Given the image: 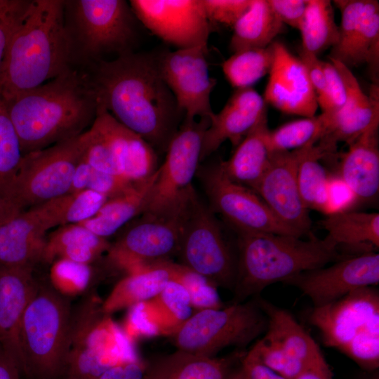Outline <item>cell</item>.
Segmentation results:
<instances>
[{
  "instance_id": "34",
  "label": "cell",
  "mask_w": 379,
  "mask_h": 379,
  "mask_svg": "<svg viewBox=\"0 0 379 379\" xmlns=\"http://www.w3.org/2000/svg\"><path fill=\"white\" fill-rule=\"evenodd\" d=\"M325 157L317 144L302 148L297 172L298 186L305 206L321 212L329 209L330 178L320 160Z\"/></svg>"
},
{
  "instance_id": "29",
  "label": "cell",
  "mask_w": 379,
  "mask_h": 379,
  "mask_svg": "<svg viewBox=\"0 0 379 379\" xmlns=\"http://www.w3.org/2000/svg\"><path fill=\"white\" fill-rule=\"evenodd\" d=\"M156 176L157 171L144 180L133 182L122 194L108 199L95 215L79 225L102 238L115 234L142 213Z\"/></svg>"
},
{
  "instance_id": "44",
  "label": "cell",
  "mask_w": 379,
  "mask_h": 379,
  "mask_svg": "<svg viewBox=\"0 0 379 379\" xmlns=\"http://www.w3.org/2000/svg\"><path fill=\"white\" fill-rule=\"evenodd\" d=\"M31 0H0V73L7 48Z\"/></svg>"
},
{
  "instance_id": "33",
  "label": "cell",
  "mask_w": 379,
  "mask_h": 379,
  "mask_svg": "<svg viewBox=\"0 0 379 379\" xmlns=\"http://www.w3.org/2000/svg\"><path fill=\"white\" fill-rule=\"evenodd\" d=\"M336 61L349 68L367 65L373 84L379 83L378 1L366 0L359 29L345 52Z\"/></svg>"
},
{
  "instance_id": "28",
  "label": "cell",
  "mask_w": 379,
  "mask_h": 379,
  "mask_svg": "<svg viewBox=\"0 0 379 379\" xmlns=\"http://www.w3.org/2000/svg\"><path fill=\"white\" fill-rule=\"evenodd\" d=\"M267 112L235 147L226 161L220 160L223 172L233 182L253 192L270 161V152L267 145Z\"/></svg>"
},
{
  "instance_id": "15",
  "label": "cell",
  "mask_w": 379,
  "mask_h": 379,
  "mask_svg": "<svg viewBox=\"0 0 379 379\" xmlns=\"http://www.w3.org/2000/svg\"><path fill=\"white\" fill-rule=\"evenodd\" d=\"M207 51L196 46L155 53L159 72L187 120H211L215 114L211 94L217 81L209 76Z\"/></svg>"
},
{
  "instance_id": "19",
  "label": "cell",
  "mask_w": 379,
  "mask_h": 379,
  "mask_svg": "<svg viewBox=\"0 0 379 379\" xmlns=\"http://www.w3.org/2000/svg\"><path fill=\"white\" fill-rule=\"evenodd\" d=\"M340 74L347 91L344 106L333 114H323L325 118L324 130L316 143L326 154H333L340 142L347 145L366 131L379 125V85L372 84L369 94L364 93L349 67L332 60Z\"/></svg>"
},
{
  "instance_id": "49",
  "label": "cell",
  "mask_w": 379,
  "mask_h": 379,
  "mask_svg": "<svg viewBox=\"0 0 379 379\" xmlns=\"http://www.w3.org/2000/svg\"><path fill=\"white\" fill-rule=\"evenodd\" d=\"M321 67L325 75L327 91L331 104V115L339 111L347 100V91L343 79L331 62L321 61Z\"/></svg>"
},
{
  "instance_id": "17",
  "label": "cell",
  "mask_w": 379,
  "mask_h": 379,
  "mask_svg": "<svg viewBox=\"0 0 379 379\" xmlns=\"http://www.w3.org/2000/svg\"><path fill=\"white\" fill-rule=\"evenodd\" d=\"M323 306L358 289L379 283V254L368 251L344 257L329 267L306 271L284 281Z\"/></svg>"
},
{
  "instance_id": "6",
  "label": "cell",
  "mask_w": 379,
  "mask_h": 379,
  "mask_svg": "<svg viewBox=\"0 0 379 379\" xmlns=\"http://www.w3.org/2000/svg\"><path fill=\"white\" fill-rule=\"evenodd\" d=\"M309 320L326 346L340 351L365 371L378 370L379 293L374 286L314 307Z\"/></svg>"
},
{
  "instance_id": "10",
  "label": "cell",
  "mask_w": 379,
  "mask_h": 379,
  "mask_svg": "<svg viewBox=\"0 0 379 379\" xmlns=\"http://www.w3.org/2000/svg\"><path fill=\"white\" fill-rule=\"evenodd\" d=\"M84 149L82 133L24 154L8 198L24 211L68 194Z\"/></svg>"
},
{
  "instance_id": "40",
  "label": "cell",
  "mask_w": 379,
  "mask_h": 379,
  "mask_svg": "<svg viewBox=\"0 0 379 379\" xmlns=\"http://www.w3.org/2000/svg\"><path fill=\"white\" fill-rule=\"evenodd\" d=\"M93 281L91 265L60 258L51 263L50 284L59 293L70 298L86 291Z\"/></svg>"
},
{
  "instance_id": "57",
  "label": "cell",
  "mask_w": 379,
  "mask_h": 379,
  "mask_svg": "<svg viewBox=\"0 0 379 379\" xmlns=\"http://www.w3.org/2000/svg\"><path fill=\"white\" fill-rule=\"evenodd\" d=\"M365 374L361 377V379H379L378 371L375 370L373 371H365Z\"/></svg>"
},
{
  "instance_id": "52",
  "label": "cell",
  "mask_w": 379,
  "mask_h": 379,
  "mask_svg": "<svg viewBox=\"0 0 379 379\" xmlns=\"http://www.w3.org/2000/svg\"><path fill=\"white\" fill-rule=\"evenodd\" d=\"M146 367L140 359L126 361L109 368L99 379H142Z\"/></svg>"
},
{
  "instance_id": "8",
  "label": "cell",
  "mask_w": 379,
  "mask_h": 379,
  "mask_svg": "<svg viewBox=\"0 0 379 379\" xmlns=\"http://www.w3.org/2000/svg\"><path fill=\"white\" fill-rule=\"evenodd\" d=\"M180 265L215 286L233 289L237 258L216 215L194 188L183 207L179 248Z\"/></svg>"
},
{
  "instance_id": "27",
  "label": "cell",
  "mask_w": 379,
  "mask_h": 379,
  "mask_svg": "<svg viewBox=\"0 0 379 379\" xmlns=\"http://www.w3.org/2000/svg\"><path fill=\"white\" fill-rule=\"evenodd\" d=\"M244 354L217 358L177 350L146 369L159 379H234Z\"/></svg>"
},
{
  "instance_id": "23",
  "label": "cell",
  "mask_w": 379,
  "mask_h": 379,
  "mask_svg": "<svg viewBox=\"0 0 379 379\" xmlns=\"http://www.w3.org/2000/svg\"><path fill=\"white\" fill-rule=\"evenodd\" d=\"M29 267L0 264V345L17 363L22 374L20 331L25 309L37 286Z\"/></svg>"
},
{
  "instance_id": "50",
  "label": "cell",
  "mask_w": 379,
  "mask_h": 379,
  "mask_svg": "<svg viewBox=\"0 0 379 379\" xmlns=\"http://www.w3.org/2000/svg\"><path fill=\"white\" fill-rule=\"evenodd\" d=\"M268 3L276 16L284 25L299 29L307 0H268Z\"/></svg>"
},
{
  "instance_id": "22",
  "label": "cell",
  "mask_w": 379,
  "mask_h": 379,
  "mask_svg": "<svg viewBox=\"0 0 379 379\" xmlns=\"http://www.w3.org/2000/svg\"><path fill=\"white\" fill-rule=\"evenodd\" d=\"M267 112L263 98L253 87L237 88L205 131L200 155L204 161L226 140L236 147Z\"/></svg>"
},
{
  "instance_id": "55",
  "label": "cell",
  "mask_w": 379,
  "mask_h": 379,
  "mask_svg": "<svg viewBox=\"0 0 379 379\" xmlns=\"http://www.w3.org/2000/svg\"><path fill=\"white\" fill-rule=\"evenodd\" d=\"M21 375L15 361L0 345V379H20Z\"/></svg>"
},
{
  "instance_id": "46",
  "label": "cell",
  "mask_w": 379,
  "mask_h": 379,
  "mask_svg": "<svg viewBox=\"0 0 379 379\" xmlns=\"http://www.w3.org/2000/svg\"><path fill=\"white\" fill-rule=\"evenodd\" d=\"M299 58L304 63L310 83L315 93L318 106L321 113L329 114L331 112V104L329 99L326 78L321 67V60L300 47Z\"/></svg>"
},
{
  "instance_id": "31",
  "label": "cell",
  "mask_w": 379,
  "mask_h": 379,
  "mask_svg": "<svg viewBox=\"0 0 379 379\" xmlns=\"http://www.w3.org/2000/svg\"><path fill=\"white\" fill-rule=\"evenodd\" d=\"M139 305L142 314L158 335L171 337L192 315L190 295L175 281L169 282L155 297Z\"/></svg>"
},
{
  "instance_id": "56",
  "label": "cell",
  "mask_w": 379,
  "mask_h": 379,
  "mask_svg": "<svg viewBox=\"0 0 379 379\" xmlns=\"http://www.w3.org/2000/svg\"><path fill=\"white\" fill-rule=\"evenodd\" d=\"M22 211L11 199L0 193V225Z\"/></svg>"
},
{
  "instance_id": "41",
  "label": "cell",
  "mask_w": 379,
  "mask_h": 379,
  "mask_svg": "<svg viewBox=\"0 0 379 379\" xmlns=\"http://www.w3.org/2000/svg\"><path fill=\"white\" fill-rule=\"evenodd\" d=\"M72 244H85L102 253L107 251L110 244L106 239L97 236L79 224L62 225L46 238L41 261L51 264L55 253Z\"/></svg>"
},
{
  "instance_id": "47",
  "label": "cell",
  "mask_w": 379,
  "mask_h": 379,
  "mask_svg": "<svg viewBox=\"0 0 379 379\" xmlns=\"http://www.w3.org/2000/svg\"><path fill=\"white\" fill-rule=\"evenodd\" d=\"M133 182L121 175H113L93 168L87 190L101 194L107 199H111L122 194Z\"/></svg>"
},
{
  "instance_id": "1",
  "label": "cell",
  "mask_w": 379,
  "mask_h": 379,
  "mask_svg": "<svg viewBox=\"0 0 379 379\" xmlns=\"http://www.w3.org/2000/svg\"><path fill=\"white\" fill-rule=\"evenodd\" d=\"M87 75L98 104L155 150L166 153L184 117L155 53L129 52L94 63Z\"/></svg>"
},
{
  "instance_id": "13",
  "label": "cell",
  "mask_w": 379,
  "mask_h": 379,
  "mask_svg": "<svg viewBox=\"0 0 379 379\" xmlns=\"http://www.w3.org/2000/svg\"><path fill=\"white\" fill-rule=\"evenodd\" d=\"M182 211L168 216L139 215L110 244L107 251L108 265L128 275L171 260L179 248Z\"/></svg>"
},
{
  "instance_id": "7",
  "label": "cell",
  "mask_w": 379,
  "mask_h": 379,
  "mask_svg": "<svg viewBox=\"0 0 379 379\" xmlns=\"http://www.w3.org/2000/svg\"><path fill=\"white\" fill-rule=\"evenodd\" d=\"M136 20L124 0L65 1L72 62L94 63L106 54L133 51Z\"/></svg>"
},
{
  "instance_id": "43",
  "label": "cell",
  "mask_w": 379,
  "mask_h": 379,
  "mask_svg": "<svg viewBox=\"0 0 379 379\" xmlns=\"http://www.w3.org/2000/svg\"><path fill=\"white\" fill-rule=\"evenodd\" d=\"M178 283L187 290L192 308L201 310L223 307L218 287L204 277L185 267Z\"/></svg>"
},
{
  "instance_id": "26",
  "label": "cell",
  "mask_w": 379,
  "mask_h": 379,
  "mask_svg": "<svg viewBox=\"0 0 379 379\" xmlns=\"http://www.w3.org/2000/svg\"><path fill=\"white\" fill-rule=\"evenodd\" d=\"M185 269L183 265L168 260L125 275L102 301L104 312L110 315L114 312L153 298L169 282H178Z\"/></svg>"
},
{
  "instance_id": "39",
  "label": "cell",
  "mask_w": 379,
  "mask_h": 379,
  "mask_svg": "<svg viewBox=\"0 0 379 379\" xmlns=\"http://www.w3.org/2000/svg\"><path fill=\"white\" fill-rule=\"evenodd\" d=\"M108 199L98 192L86 190L53 199L60 225L79 224L99 211Z\"/></svg>"
},
{
  "instance_id": "9",
  "label": "cell",
  "mask_w": 379,
  "mask_h": 379,
  "mask_svg": "<svg viewBox=\"0 0 379 379\" xmlns=\"http://www.w3.org/2000/svg\"><path fill=\"white\" fill-rule=\"evenodd\" d=\"M266 328L267 317L258 302H234L198 310L171 338L178 350L214 357L227 347L248 345Z\"/></svg>"
},
{
  "instance_id": "36",
  "label": "cell",
  "mask_w": 379,
  "mask_h": 379,
  "mask_svg": "<svg viewBox=\"0 0 379 379\" xmlns=\"http://www.w3.org/2000/svg\"><path fill=\"white\" fill-rule=\"evenodd\" d=\"M274 60L272 45L234 53L222 64V72L236 89L252 87L269 74Z\"/></svg>"
},
{
  "instance_id": "18",
  "label": "cell",
  "mask_w": 379,
  "mask_h": 379,
  "mask_svg": "<svg viewBox=\"0 0 379 379\" xmlns=\"http://www.w3.org/2000/svg\"><path fill=\"white\" fill-rule=\"evenodd\" d=\"M301 154L302 148L270 153L268 166L254 192L279 221L303 237L311 234L312 220L298 186Z\"/></svg>"
},
{
  "instance_id": "30",
  "label": "cell",
  "mask_w": 379,
  "mask_h": 379,
  "mask_svg": "<svg viewBox=\"0 0 379 379\" xmlns=\"http://www.w3.org/2000/svg\"><path fill=\"white\" fill-rule=\"evenodd\" d=\"M232 29L230 48L234 53L270 46L285 27L272 10L268 0H251L248 9Z\"/></svg>"
},
{
  "instance_id": "42",
  "label": "cell",
  "mask_w": 379,
  "mask_h": 379,
  "mask_svg": "<svg viewBox=\"0 0 379 379\" xmlns=\"http://www.w3.org/2000/svg\"><path fill=\"white\" fill-rule=\"evenodd\" d=\"M366 0H335L340 12L338 41L331 50L329 58L338 60L350 44L360 25Z\"/></svg>"
},
{
  "instance_id": "5",
  "label": "cell",
  "mask_w": 379,
  "mask_h": 379,
  "mask_svg": "<svg viewBox=\"0 0 379 379\" xmlns=\"http://www.w3.org/2000/svg\"><path fill=\"white\" fill-rule=\"evenodd\" d=\"M72 313L69 298L50 283L38 281L20 326L22 375L28 379L62 378L69 347Z\"/></svg>"
},
{
  "instance_id": "11",
  "label": "cell",
  "mask_w": 379,
  "mask_h": 379,
  "mask_svg": "<svg viewBox=\"0 0 379 379\" xmlns=\"http://www.w3.org/2000/svg\"><path fill=\"white\" fill-rule=\"evenodd\" d=\"M210 119H183L166 152L142 214L168 216L181 211L193 190L204 133ZM141 214V215H142Z\"/></svg>"
},
{
  "instance_id": "25",
  "label": "cell",
  "mask_w": 379,
  "mask_h": 379,
  "mask_svg": "<svg viewBox=\"0 0 379 379\" xmlns=\"http://www.w3.org/2000/svg\"><path fill=\"white\" fill-rule=\"evenodd\" d=\"M379 125L348 144L340 157V179L361 202L375 199L379 190Z\"/></svg>"
},
{
  "instance_id": "51",
  "label": "cell",
  "mask_w": 379,
  "mask_h": 379,
  "mask_svg": "<svg viewBox=\"0 0 379 379\" xmlns=\"http://www.w3.org/2000/svg\"><path fill=\"white\" fill-rule=\"evenodd\" d=\"M238 377L239 379H287L264 364L251 350L241 359Z\"/></svg>"
},
{
  "instance_id": "14",
  "label": "cell",
  "mask_w": 379,
  "mask_h": 379,
  "mask_svg": "<svg viewBox=\"0 0 379 379\" xmlns=\"http://www.w3.org/2000/svg\"><path fill=\"white\" fill-rule=\"evenodd\" d=\"M258 303L267 317L264 336L251 349L267 366L293 379L323 356L306 330L286 310L264 301Z\"/></svg>"
},
{
  "instance_id": "53",
  "label": "cell",
  "mask_w": 379,
  "mask_h": 379,
  "mask_svg": "<svg viewBox=\"0 0 379 379\" xmlns=\"http://www.w3.org/2000/svg\"><path fill=\"white\" fill-rule=\"evenodd\" d=\"M93 168L83 158L79 161L72 177L71 187L68 194H76L87 190L89 179Z\"/></svg>"
},
{
  "instance_id": "54",
  "label": "cell",
  "mask_w": 379,
  "mask_h": 379,
  "mask_svg": "<svg viewBox=\"0 0 379 379\" xmlns=\"http://www.w3.org/2000/svg\"><path fill=\"white\" fill-rule=\"evenodd\" d=\"M293 379H334L324 355L305 368Z\"/></svg>"
},
{
  "instance_id": "24",
  "label": "cell",
  "mask_w": 379,
  "mask_h": 379,
  "mask_svg": "<svg viewBox=\"0 0 379 379\" xmlns=\"http://www.w3.org/2000/svg\"><path fill=\"white\" fill-rule=\"evenodd\" d=\"M93 124L107 139L123 177L137 182L157 170L158 154L152 147L100 105Z\"/></svg>"
},
{
  "instance_id": "3",
  "label": "cell",
  "mask_w": 379,
  "mask_h": 379,
  "mask_svg": "<svg viewBox=\"0 0 379 379\" xmlns=\"http://www.w3.org/2000/svg\"><path fill=\"white\" fill-rule=\"evenodd\" d=\"M65 1L31 0L10 39L0 73L5 102L71 67Z\"/></svg>"
},
{
  "instance_id": "38",
  "label": "cell",
  "mask_w": 379,
  "mask_h": 379,
  "mask_svg": "<svg viewBox=\"0 0 379 379\" xmlns=\"http://www.w3.org/2000/svg\"><path fill=\"white\" fill-rule=\"evenodd\" d=\"M22 157L20 142L6 105L0 98V193L8 198Z\"/></svg>"
},
{
  "instance_id": "37",
  "label": "cell",
  "mask_w": 379,
  "mask_h": 379,
  "mask_svg": "<svg viewBox=\"0 0 379 379\" xmlns=\"http://www.w3.org/2000/svg\"><path fill=\"white\" fill-rule=\"evenodd\" d=\"M324 122V116L321 114L296 119L270 130L267 136L270 152H290L315 145L323 134Z\"/></svg>"
},
{
  "instance_id": "45",
  "label": "cell",
  "mask_w": 379,
  "mask_h": 379,
  "mask_svg": "<svg viewBox=\"0 0 379 379\" xmlns=\"http://www.w3.org/2000/svg\"><path fill=\"white\" fill-rule=\"evenodd\" d=\"M202 2L211 24L233 27L248 9L251 0H202Z\"/></svg>"
},
{
  "instance_id": "12",
  "label": "cell",
  "mask_w": 379,
  "mask_h": 379,
  "mask_svg": "<svg viewBox=\"0 0 379 379\" xmlns=\"http://www.w3.org/2000/svg\"><path fill=\"white\" fill-rule=\"evenodd\" d=\"M211 211L234 232H267L302 237L279 221L252 190L231 180L220 161L199 165L196 173Z\"/></svg>"
},
{
  "instance_id": "35",
  "label": "cell",
  "mask_w": 379,
  "mask_h": 379,
  "mask_svg": "<svg viewBox=\"0 0 379 379\" xmlns=\"http://www.w3.org/2000/svg\"><path fill=\"white\" fill-rule=\"evenodd\" d=\"M332 3L328 0H307L299 31L301 48L319 56L334 47L338 41V25L335 20Z\"/></svg>"
},
{
  "instance_id": "2",
  "label": "cell",
  "mask_w": 379,
  "mask_h": 379,
  "mask_svg": "<svg viewBox=\"0 0 379 379\" xmlns=\"http://www.w3.org/2000/svg\"><path fill=\"white\" fill-rule=\"evenodd\" d=\"M5 103L23 155L84 133L99 105L87 75L72 67Z\"/></svg>"
},
{
  "instance_id": "59",
  "label": "cell",
  "mask_w": 379,
  "mask_h": 379,
  "mask_svg": "<svg viewBox=\"0 0 379 379\" xmlns=\"http://www.w3.org/2000/svg\"><path fill=\"white\" fill-rule=\"evenodd\" d=\"M238 372H239V371H238ZM234 379H239V377H238V373H237V374L236 375V376L234 377Z\"/></svg>"
},
{
  "instance_id": "20",
  "label": "cell",
  "mask_w": 379,
  "mask_h": 379,
  "mask_svg": "<svg viewBox=\"0 0 379 379\" xmlns=\"http://www.w3.org/2000/svg\"><path fill=\"white\" fill-rule=\"evenodd\" d=\"M272 45L274 60L262 96L265 103L286 114L315 116L319 106L304 63L284 44Z\"/></svg>"
},
{
  "instance_id": "4",
  "label": "cell",
  "mask_w": 379,
  "mask_h": 379,
  "mask_svg": "<svg viewBox=\"0 0 379 379\" xmlns=\"http://www.w3.org/2000/svg\"><path fill=\"white\" fill-rule=\"evenodd\" d=\"M234 232L238 249L234 302H243L272 284L344 258L326 237L320 239L312 234L302 239L267 232Z\"/></svg>"
},
{
  "instance_id": "58",
  "label": "cell",
  "mask_w": 379,
  "mask_h": 379,
  "mask_svg": "<svg viewBox=\"0 0 379 379\" xmlns=\"http://www.w3.org/2000/svg\"><path fill=\"white\" fill-rule=\"evenodd\" d=\"M142 379H159V378L146 369Z\"/></svg>"
},
{
  "instance_id": "32",
  "label": "cell",
  "mask_w": 379,
  "mask_h": 379,
  "mask_svg": "<svg viewBox=\"0 0 379 379\" xmlns=\"http://www.w3.org/2000/svg\"><path fill=\"white\" fill-rule=\"evenodd\" d=\"M326 238L335 247H379V213L343 211L328 214L321 222Z\"/></svg>"
},
{
  "instance_id": "16",
  "label": "cell",
  "mask_w": 379,
  "mask_h": 379,
  "mask_svg": "<svg viewBox=\"0 0 379 379\" xmlns=\"http://www.w3.org/2000/svg\"><path fill=\"white\" fill-rule=\"evenodd\" d=\"M129 4L147 29L177 49L208 47L213 29L202 0H131Z\"/></svg>"
},
{
  "instance_id": "21",
  "label": "cell",
  "mask_w": 379,
  "mask_h": 379,
  "mask_svg": "<svg viewBox=\"0 0 379 379\" xmlns=\"http://www.w3.org/2000/svg\"><path fill=\"white\" fill-rule=\"evenodd\" d=\"M58 223L46 203L0 225V264L32 267L41 261L46 232Z\"/></svg>"
},
{
  "instance_id": "48",
  "label": "cell",
  "mask_w": 379,
  "mask_h": 379,
  "mask_svg": "<svg viewBox=\"0 0 379 379\" xmlns=\"http://www.w3.org/2000/svg\"><path fill=\"white\" fill-rule=\"evenodd\" d=\"M128 309V314L121 330L131 343L140 338L159 336L156 330L142 314L139 303Z\"/></svg>"
}]
</instances>
